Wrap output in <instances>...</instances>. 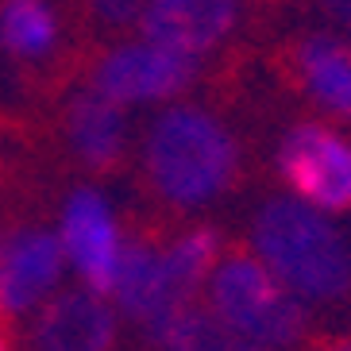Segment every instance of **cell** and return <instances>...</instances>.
I'll use <instances>...</instances> for the list:
<instances>
[{"mask_svg": "<svg viewBox=\"0 0 351 351\" xmlns=\"http://www.w3.org/2000/svg\"><path fill=\"white\" fill-rule=\"evenodd\" d=\"M247 251L305 309H328L351 293V243L336 217L289 193L258 205Z\"/></svg>", "mask_w": 351, "mask_h": 351, "instance_id": "1", "label": "cell"}, {"mask_svg": "<svg viewBox=\"0 0 351 351\" xmlns=\"http://www.w3.org/2000/svg\"><path fill=\"white\" fill-rule=\"evenodd\" d=\"M143 174L162 205L201 213L217 205L239 174V147L224 120L197 104H170L143 132Z\"/></svg>", "mask_w": 351, "mask_h": 351, "instance_id": "2", "label": "cell"}, {"mask_svg": "<svg viewBox=\"0 0 351 351\" xmlns=\"http://www.w3.org/2000/svg\"><path fill=\"white\" fill-rule=\"evenodd\" d=\"M201 305L217 317V324L251 348L289 351L309 332V309L251 251L220 255L201 286Z\"/></svg>", "mask_w": 351, "mask_h": 351, "instance_id": "3", "label": "cell"}, {"mask_svg": "<svg viewBox=\"0 0 351 351\" xmlns=\"http://www.w3.org/2000/svg\"><path fill=\"white\" fill-rule=\"evenodd\" d=\"M278 178L301 205L340 217L351 213V139L317 120L293 124L278 143Z\"/></svg>", "mask_w": 351, "mask_h": 351, "instance_id": "4", "label": "cell"}, {"mask_svg": "<svg viewBox=\"0 0 351 351\" xmlns=\"http://www.w3.org/2000/svg\"><path fill=\"white\" fill-rule=\"evenodd\" d=\"M54 236L66 258V274L85 289L108 293L128 239H132L116 217L112 201L97 186H77L58 208Z\"/></svg>", "mask_w": 351, "mask_h": 351, "instance_id": "5", "label": "cell"}, {"mask_svg": "<svg viewBox=\"0 0 351 351\" xmlns=\"http://www.w3.org/2000/svg\"><path fill=\"white\" fill-rule=\"evenodd\" d=\"M66 286L54 228L20 224L0 236V320H27Z\"/></svg>", "mask_w": 351, "mask_h": 351, "instance_id": "6", "label": "cell"}, {"mask_svg": "<svg viewBox=\"0 0 351 351\" xmlns=\"http://www.w3.org/2000/svg\"><path fill=\"white\" fill-rule=\"evenodd\" d=\"M197 73L193 58L162 51L155 43H120L104 54L93 70V89L120 108L139 104H166L178 93H186Z\"/></svg>", "mask_w": 351, "mask_h": 351, "instance_id": "7", "label": "cell"}, {"mask_svg": "<svg viewBox=\"0 0 351 351\" xmlns=\"http://www.w3.org/2000/svg\"><path fill=\"white\" fill-rule=\"evenodd\" d=\"M120 313L85 286H62L39 313L27 317V351H116Z\"/></svg>", "mask_w": 351, "mask_h": 351, "instance_id": "8", "label": "cell"}, {"mask_svg": "<svg viewBox=\"0 0 351 351\" xmlns=\"http://www.w3.org/2000/svg\"><path fill=\"white\" fill-rule=\"evenodd\" d=\"M104 298L112 301V309L120 313V320H132L143 332H151L174 309L189 305L193 293L174 278V270L166 267L162 243L128 239L120 270H116V278H112V286H108Z\"/></svg>", "mask_w": 351, "mask_h": 351, "instance_id": "9", "label": "cell"}, {"mask_svg": "<svg viewBox=\"0 0 351 351\" xmlns=\"http://www.w3.org/2000/svg\"><path fill=\"white\" fill-rule=\"evenodd\" d=\"M239 20V0H143V39L182 58L217 51Z\"/></svg>", "mask_w": 351, "mask_h": 351, "instance_id": "10", "label": "cell"}, {"mask_svg": "<svg viewBox=\"0 0 351 351\" xmlns=\"http://www.w3.org/2000/svg\"><path fill=\"white\" fill-rule=\"evenodd\" d=\"M66 139L89 170H108L128 147V108L112 104L97 89L77 93L66 108Z\"/></svg>", "mask_w": 351, "mask_h": 351, "instance_id": "11", "label": "cell"}, {"mask_svg": "<svg viewBox=\"0 0 351 351\" xmlns=\"http://www.w3.org/2000/svg\"><path fill=\"white\" fill-rule=\"evenodd\" d=\"M301 89L332 120H351V47L336 35H309L298 47Z\"/></svg>", "mask_w": 351, "mask_h": 351, "instance_id": "12", "label": "cell"}, {"mask_svg": "<svg viewBox=\"0 0 351 351\" xmlns=\"http://www.w3.org/2000/svg\"><path fill=\"white\" fill-rule=\"evenodd\" d=\"M58 43V20L47 0H4L0 4V47L16 58H47Z\"/></svg>", "mask_w": 351, "mask_h": 351, "instance_id": "13", "label": "cell"}, {"mask_svg": "<svg viewBox=\"0 0 351 351\" xmlns=\"http://www.w3.org/2000/svg\"><path fill=\"white\" fill-rule=\"evenodd\" d=\"M147 336L155 340L158 351H247L251 348V343H239L224 324H217V317L197 301L174 309Z\"/></svg>", "mask_w": 351, "mask_h": 351, "instance_id": "14", "label": "cell"}, {"mask_svg": "<svg viewBox=\"0 0 351 351\" xmlns=\"http://www.w3.org/2000/svg\"><path fill=\"white\" fill-rule=\"evenodd\" d=\"M162 255H166V267L174 270V278L182 282L189 293H201L205 278L213 274V267H217L220 255H224V239H220L217 228L193 224V228H182L174 239H166Z\"/></svg>", "mask_w": 351, "mask_h": 351, "instance_id": "15", "label": "cell"}, {"mask_svg": "<svg viewBox=\"0 0 351 351\" xmlns=\"http://www.w3.org/2000/svg\"><path fill=\"white\" fill-rule=\"evenodd\" d=\"M93 8H97V16H101V20L124 23V20H139L143 0H93Z\"/></svg>", "mask_w": 351, "mask_h": 351, "instance_id": "16", "label": "cell"}, {"mask_svg": "<svg viewBox=\"0 0 351 351\" xmlns=\"http://www.w3.org/2000/svg\"><path fill=\"white\" fill-rule=\"evenodd\" d=\"M324 8H328V16L348 32V47H351V0H324Z\"/></svg>", "mask_w": 351, "mask_h": 351, "instance_id": "17", "label": "cell"}, {"mask_svg": "<svg viewBox=\"0 0 351 351\" xmlns=\"http://www.w3.org/2000/svg\"><path fill=\"white\" fill-rule=\"evenodd\" d=\"M317 351H351V340H328V343H320Z\"/></svg>", "mask_w": 351, "mask_h": 351, "instance_id": "18", "label": "cell"}, {"mask_svg": "<svg viewBox=\"0 0 351 351\" xmlns=\"http://www.w3.org/2000/svg\"><path fill=\"white\" fill-rule=\"evenodd\" d=\"M0 351H16V348H12V336H8V328H4V324H0Z\"/></svg>", "mask_w": 351, "mask_h": 351, "instance_id": "19", "label": "cell"}, {"mask_svg": "<svg viewBox=\"0 0 351 351\" xmlns=\"http://www.w3.org/2000/svg\"><path fill=\"white\" fill-rule=\"evenodd\" d=\"M247 351H267V348H247Z\"/></svg>", "mask_w": 351, "mask_h": 351, "instance_id": "20", "label": "cell"}]
</instances>
